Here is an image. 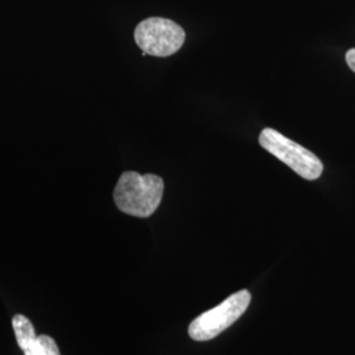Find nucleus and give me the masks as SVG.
<instances>
[{
    "instance_id": "2",
    "label": "nucleus",
    "mask_w": 355,
    "mask_h": 355,
    "mask_svg": "<svg viewBox=\"0 0 355 355\" xmlns=\"http://www.w3.org/2000/svg\"><path fill=\"white\" fill-rule=\"evenodd\" d=\"M259 145L306 180H316L324 171V165L315 153L287 139L275 129H263L259 135Z\"/></svg>"
},
{
    "instance_id": "1",
    "label": "nucleus",
    "mask_w": 355,
    "mask_h": 355,
    "mask_svg": "<svg viewBox=\"0 0 355 355\" xmlns=\"http://www.w3.org/2000/svg\"><path fill=\"white\" fill-rule=\"evenodd\" d=\"M164 191L165 183L162 178L154 174L141 175L136 171H125L116 184L114 204L127 215L145 218L158 209Z\"/></svg>"
},
{
    "instance_id": "5",
    "label": "nucleus",
    "mask_w": 355,
    "mask_h": 355,
    "mask_svg": "<svg viewBox=\"0 0 355 355\" xmlns=\"http://www.w3.org/2000/svg\"><path fill=\"white\" fill-rule=\"evenodd\" d=\"M12 328L19 347L26 355H61L57 343L49 336H36L35 327L24 315L12 318Z\"/></svg>"
},
{
    "instance_id": "6",
    "label": "nucleus",
    "mask_w": 355,
    "mask_h": 355,
    "mask_svg": "<svg viewBox=\"0 0 355 355\" xmlns=\"http://www.w3.org/2000/svg\"><path fill=\"white\" fill-rule=\"evenodd\" d=\"M346 62L349 64V67L355 73V48L350 49L346 53Z\"/></svg>"
},
{
    "instance_id": "4",
    "label": "nucleus",
    "mask_w": 355,
    "mask_h": 355,
    "mask_svg": "<svg viewBox=\"0 0 355 355\" xmlns=\"http://www.w3.org/2000/svg\"><path fill=\"white\" fill-rule=\"evenodd\" d=\"M135 40L145 54L153 57H168L183 46L186 32L173 20L150 17L137 26Z\"/></svg>"
},
{
    "instance_id": "3",
    "label": "nucleus",
    "mask_w": 355,
    "mask_h": 355,
    "mask_svg": "<svg viewBox=\"0 0 355 355\" xmlns=\"http://www.w3.org/2000/svg\"><path fill=\"white\" fill-rule=\"evenodd\" d=\"M250 302L252 295L248 290L233 293L221 304L204 312L191 322L189 327L191 338L199 343L214 340L241 318Z\"/></svg>"
}]
</instances>
